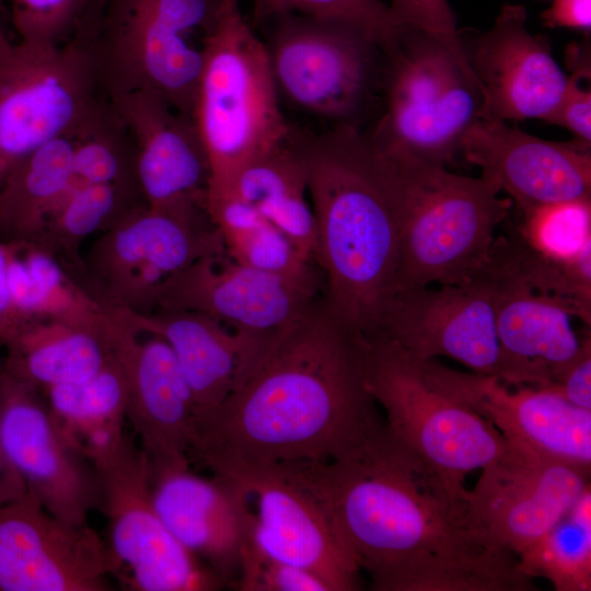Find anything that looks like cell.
<instances>
[{"instance_id": "37", "label": "cell", "mask_w": 591, "mask_h": 591, "mask_svg": "<svg viewBox=\"0 0 591 591\" xmlns=\"http://www.w3.org/2000/svg\"><path fill=\"white\" fill-rule=\"evenodd\" d=\"M105 0H12L19 40L62 45L88 39Z\"/></svg>"}, {"instance_id": "9", "label": "cell", "mask_w": 591, "mask_h": 591, "mask_svg": "<svg viewBox=\"0 0 591 591\" xmlns=\"http://www.w3.org/2000/svg\"><path fill=\"white\" fill-rule=\"evenodd\" d=\"M364 375L389 429L456 486L500 456L506 439L485 418L437 384L393 340L363 336Z\"/></svg>"}, {"instance_id": "17", "label": "cell", "mask_w": 591, "mask_h": 591, "mask_svg": "<svg viewBox=\"0 0 591 591\" xmlns=\"http://www.w3.org/2000/svg\"><path fill=\"white\" fill-rule=\"evenodd\" d=\"M114 573L88 524L56 518L28 493L0 507V591H105Z\"/></svg>"}, {"instance_id": "11", "label": "cell", "mask_w": 591, "mask_h": 591, "mask_svg": "<svg viewBox=\"0 0 591 591\" xmlns=\"http://www.w3.org/2000/svg\"><path fill=\"white\" fill-rule=\"evenodd\" d=\"M99 508L107 520V546L115 573L134 591H210L220 579L187 552L157 512L150 491L148 461L129 436L92 462Z\"/></svg>"}, {"instance_id": "31", "label": "cell", "mask_w": 591, "mask_h": 591, "mask_svg": "<svg viewBox=\"0 0 591 591\" xmlns=\"http://www.w3.org/2000/svg\"><path fill=\"white\" fill-rule=\"evenodd\" d=\"M206 212L220 234L225 254L233 260L289 277H316L314 262L233 193L208 198Z\"/></svg>"}, {"instance_id": "5", "label": "cell", "mask_w": 591, "mask_h": 591, "mask_svg": "<svg viewBox=\"0 0 591 591\" xmlns=\"http://www.w3.org/2000/svg\"><path fill=\"white\" fill-rule=\"evenodd\" d=\"M193 119L210 167L207 198L228 193L244 166L290 135L264 42L239 0H225L208 40Z\"/></svg>"}, {"instance_id": "36", "label": "cell", "mask_w": 591, "mask_h": 591, "mask_svg": "<svg viewBox=\"0 0 591 591\" xmlns=\"http://www.w3.org/2000/svg\"><path fill=\"white\" fill-rule=\"evenodd\" d=\"M254 28L283 14L335 19L368 33L384 51L398 40L404 27L381 0H253Z\"/></svg>"}, {"instance_id": "29", "label": "cell", "mask_w": 591, "mask_h": 591, "mask_svg": "<svg viewBox=\"0 0 591 591\" xmlns=\"http://www.w3.org/2000/svg\"><path fill=\"white\" fill-rule=\"evenodd\" d=\"M228 193L253 207L316 263V227L305 170L290 135L244 166Z\"/></svg>"}, {"instance_id": "4", "label": "cell", "mask_w": 591, "mask_h": 591, "mask_svg": "<svg viewBox=\"0 0 591 591\" xmlns=\"http://www.w3.org/2000/svg\"><path fill=\"white\" fill-rule=\"evenodd\" d=\"M379 155L397 218L395 291L475 280L490 258L496 231L508 218L512 200L499 197L500 192L482 177Z\"/></svg>"}, {"instance_id": "22", "label": "cell", "mask_w": 591, "mask_h": 591, "mask_svg": "<svg viewBox=\"0 0 591 591\" xmlns=\"http://www.w3.org/2000/svg\"><path fill=\"white\" fill-rule=\"evenodd\" d=\"M590 148L573 139H541L506 121L480 118L464 136L461 153L521 210L591 198Z\"/></svg>"}, {"instance_id": "26", "label": "cell", "mask_w": 591, "mask_h": 591, "mask_svg": "<svg viewBox=\"0 0 591 591\" xmlns=\"http://www.w3.org/2000/svg\"><path fill=\"white\" fill-rule=\"evenodd\" d=\"M111 310L134 331L159 336L169 344L192 391L196 418L222 403L273 335L235 331L188 311Z\"/></svg>"}, {"instance_id": "13", "label": "cell", "mask_w": 591, "mask_h": 591, "mask_svg": "<svg viewBox=\"0 0 591 591\" xmlns=\"http://www.w3.org/2000/svg\"><path fill=\"white\" fill-rule=\"evenodd\" d=\"M36 386L0 360V442L26 490L56 518L88 524L99 508L94 466L61 430Z\"/></svg>"}, {"instance_id": "19", "label": "cell", "mask_w": 591, "mask_h": 591, "mask_svg": "<svg viewBox=\"0 0 591 591\" xmlns=\"http://www.w3.org/2000/svg\"><path fill=\"white\" fill-rule=\"evenodd\" d=\"M476 279L493 292L506 384H556L591 346L590 332L576 331L579 317L568 302L530 285L495 255Z\"/></svg>"}, {"instance_id": "2", "label": "cell", "mask_w": 591, "mask_h": 591, "mask_svg": "<svg viewBox=\"0 0 591 591\" xmlns=\"http://www.w3.org/2000/svg\"><path fill=\"white\" fill-rule=\"evenodd\" d=\"M383 421L366 382L363 336L322 294L267 339L220 405L196 418L188 462L239 484L336 457Z\"/></svg>"}, {"instance_id": "38", "label": "cell", "mask_w": 591, "mask_h": 591, "mask_svg": "<svg viewBox=\"0 0 591 591\" xmlns=\"http://www.w3.org/2000/svg\"><path fill=\"white\" fill-rule=\"evenodd\" d=\"M234 587L241 591H329L315 575L264 555L250 541L242 551Z\"/></svg>"}, {"instance_id": "42", "label": "cell", "mask_w": 591, "mask_h": 591, "mask_svg": "<svg viewBox=\"0 0 591 591\" xmlns=\"http://www.w3.org/2000/svg\"><path fill=\"white\" fill-rule=\"evenodd\" d=\"M542 20L548 27L590 31L591 0H554L542 13Z\"/></svg>"}, {"instance_id": "14", "label": "cell", "mask_w": 591, "mask_h": 591, "mask_svg": "<svg viewBox=\"0 0 591 591\" xmlns=\"http://www.w3.org/2000/svg\"><path fill=\"white\" fill-rule=\"evenodd\" d=\"M465 499L471 521L494 547L520 552L590 489V472L507 442Z\"/></svg>"}, {"instance_id": "25", "label": "cell", "mask_w": 591, "mask_h": 591, "mask_svg": "<svg viewBox=\"0 0 591 591\" xmlns=\"http://www.w3.org/2000/svg\"><path fill=\"white\" fill-rule=\"evenodd\" d=\"M254 499L248 541L264 555L318 577L329 591L359 589V568L343 551L325 518L297 487L274 474L235 484Z\"/></svg>"}, {"instance_id": "1", "label": "cell", "mask_w": 591, "mask_h": 591, "mask_svg": "<svg viewBox=\"0 0 591 591\" xmlns=\"http://www.w3.org/2000/svg\"><path fill=\"white\" fill-rule=\"evenodd\" d=\"M376 591H526L518 556L470 519L466 488L426 463L385 420L343 454L281 466Z\"/></svg>"}, {"instance_id": "34", "label": "cell", "mask_w": 591, "mask_h": 591, "mask_svg": "<svg viewBox=\"0 0 591 591\" xmlns=\"http://www.w3.org/2000/svg\"><path fill=\"white\" fill-rule=\"evenodd\" d=\"M514 235L537 257L572 265L591 255V198L558 201L520 210Z\"/></svg>"}, {"instance_id": "10", "label": "cell", "mask_w": 591, "mask_h": 591, "mask_svg": "<svg viewBox=\"0 0 591 591\" xmlns=\"http://www.w3.org/2000/svg\"><path fill=\"white\" fill-rule=\"evenodd\" d=\"M104 97L86 40L12 42L0 53V185L23 158L73 128Z\"/></svg>"}, {"instance_id": "24", "label": "cell", "mask_w": 591, "mask_h": 591, "mask_svg": "<svg viewBox=\"0 0 591 591\" xmlns=\"http://www.w3.org/2000/svg\"><path fill=\"white\" fill-rule=\"evenodd\" d=\"M151 499L176 541L223 583L234 587L248 541L250 508L244 490L189 465L148 464Z\"/></svg>"}, {"instance_id": "28", "label": "cell", "mask_w": 591, "mask_h": 591, "mask_svg": "<svg viewBox=\"0 0 591 591\" xmlns=\"http://www.w3.org/2000/svg\"><path fill=\"white\" fill-rule=\"evenodd\" d=\"M56 320L30 322L5 347L4 368L42 392L89 379L112 358L111 328Z\"/></svg>"}, {"instance_id": "45", "label": "cell", "mask_w": 591, "mask_h": 591, "mask_svg": "<svg viewBox=\"0 0 591 591\" xmlns=\"http://www.w3.org/2000/svg\"><path fill=\"white\" fill-rule=\"evenodd\" d=\"M12 42L10 40V38L8 37L4 28H3V25H2V22H1V19H0V53L7 48Z\"/></svg>"}, {"instance_id": "30", "label": "cell", "mask_w": 591, "mask_h": 591, "mask_svg": "<svg viewBox=\"0 0 591 591\" xmlns=\"http://www.w3.org/2000/svg\"><path fill=\"white\" fill-rule=\"evenodd\" d=\"M80 123L35 149L8 173L0 185V241L40 240L69 186Z\"/></svg>"}, {"instance_id": "15", "label": "cell", "mask_w": 591, "mask_h": 591, "mask_svg": "<svg viewBox=\"0 0 591 591\" xmlns=\"http://www.w3.org/2000/svg\"><path fill=\"white\" fill-rule=\"evenodd\" d=\"M317 277L297 278L242 265L225 252L206 254L170 278L153 310L188 311L235 331L269 336L323 294Z\"/></svg>"}, {"instance_id": "41", "label": "cell", "mask_w": 591, "mask_h": 591, "mask_svg": "<svg viewBox=\"0 0 591 591\" xmlns=\"http://www.w3.org/2000/svg\"><path fill=\"white\" fill-rule=\"evenodd\" d=\"M552 385L572 405L591 410V346Z\"/></svg>"}, {"instance_id": "3", "label": "cell", "mask_w": 591, "mask_h": 591, "mask_svg": "<svg viewBox=\"0 0 591 591\" xmlns=\"http://www.w3.org/2000/svg\"><path fill=\"white\" fill-rule=\"evenodd\" d=\"M316 227L323 298L356 333L373 334L395 291L398 229L389 174L361 129L291 127Z\"/></svg>"}, {"instance_id": "27", "label": "cell", "mask_w": 591, "mask_h": 591, "mask_svg": "<svg viewBox=\"0 0 591 591\" xmlns=\"http://www.w3.org/2000/svg\"><path fill=\"white\" fill-rule=\"evenodd\" d=\"M1 242L11 301L26 324L56 320L99 329L109 327L112 310L77 285L43 242Z\"/></svg>"}, {"instance_id": "43", "label": "cell", "mask_w": 591, "mask_h": 591, "mask_svg": "<svg viewBox=\"0 0 591 591\" xmlns=\"http://www.w3.org/2000/svg\"><path fill=\"white\" fill-rule=\"evenodd\" d=\"M26 325L11 301L5 253L0 241V347L5 348L10 345Z\"/></svg>"}, {"instance_id": "6", "label": "cell", "mask_w": 591, "mask_h": 591, "mask_svg": "<svg viewBox=\"0 0 591 591\" xmlns=\"http://www.w3.org/2000/svg\"><path fill=\"white\" fill-rule=\"evenodd\" d=\"M384 54L380 109L364 135L385 158L448 166L468 129L485 117L470 63L410 28Z\"/></svg>"}, {"instance_id": "23", "label": "cell", "mask_w": 591, "mask_h": 591, "mask_svg": "<svg viewBox=\"0 0 591 591\" xmlns=\"http://www.w3.org/2000/svg\"><path fill=\"white\" fill-rule=\"evenodd\" d=\"M526 19L523 5L505 4L491 28L465 48L482 89L484 118L545 121L565 94L569 77L547 38L529 32Z\"/></svg>"}, {"instance_id": "39", "label": "cell", "mask_w": 591, "mask_h": 591, "mask_svg": "<svg viewBox=\"0 0 591 591\" xmlns=\"http://www.w3.org/2000/svg\"><path fill=\"white\" fill-rule=\"evenodd\" d=\"M389 7L403 27L436 38L460 59L467 61L463 39L448 0H391Z\"/></svg>"}, {"instance_id": "21", "label": "cell", "mask_w": 591, "mask_h": 591, "mask_svg": "<svg viewBox=\"0 0 591 591\" xmlns=\"http://www.w3.org/2000/svg\"><path fill=\"white\" fill-rule=\"evenodd\" d=\"M114 316L113 350L127 383L126 420L139 448L151 466L189 465L196 410L171 347L161 337L142 335Z\"/></svg>"}, {"instance_id": "32", "label": "cell", "mask_w": 591, "mask_h": 591, "mask_svg": "<svg viewBox=\"0 0 591 591\" xmlns=\"http://www.w3.org/2000/svg\"><path fill=\"white\" fill-rule=\"evenodd\" d=\"M530 579L544 578L557 591L591 590V489L545 534L518 554Z\"/></svg>"}, {"instance_id": "20", "label": "cell", "mask_w": 591, "mask_h": 591, "mask_svg": "<svg viewBox=\"0 0 591 591\" xmlns=\"http://www.w3.org/2000/svg\"><path fill=\"white\" fill-rule=\"evenodd\" d=\"M135 143V177L152 208L206 210L208 158L192 116L149 90L107 97Z\"/></svg>"}, {"instance_id": "8", "label": "cell", "mask_w": 591, "mask_h": 591, "mask_svg": "<svg viewBox=\"0 0 591 591\" xmlns=\"http://www.w3.org/2000/svg\"><path fill=\"white\" fill-rule=\"evenodd\" d=\"M260 26L279 99L293 111L358 129L379 112L385 54L363 30L296 13Z\"/></svg>"}, {"instance_id": "40", "label": "cell", "mask_w": 591, "mask_h": 591, "mask_svg": "<svg viewBox=\"0 0 591 591\" xmlns=\"http://www.w3.org/2000/svg\"><path fill=\"white\" fill-rule=\"evenodd\" d=\"M587 77L590 76L572 71L563 99L545 121L566 128L573 140L591 147V91L580 83Z\"/></svg>"}, {"instance_id": "7", "label": "cell", "mask_w": 591, "mask_h": 591, "mask_svg": "<svg viewBox=\"0 0 591 591\" xmlns=\"http://www.w3.org/2000/svg\"><path fill=\"white\" fill-rule=\"evenodd\" d=\"M225 0H105L88 39L106 97L149 90L193 117L208 40Z\"/></svg>"}, {"instance_id": "16", "label": "cell", "mask_w": 591, "mask_h": 591, "mask_svg": "<svg viewBox=\"0 0 591 591\" xmlns=\"http://www.w3.org/2000/svg\"><path fill=\"white\" fill-rule=\"evenodd\" d=\"M373 334L393 340L413 359L448 357L473 372L503 379L494 297L483 280L395 291Z\"/></svg>"}, {"instance_id": "18", "label": "cell", "mask_w": 591, "mask_h": 591, "mask_svg": "<svg viewBox=\"0 0 591 591\" xmlns=\"http://www.w3.org/2000/svg\"><path fill=\"white\" fill-rule=\"evenodd\" d=\"M417 361L507 442L590 472L591 410L569 403L555 385H508L495 375L462 372L436 359Z\"/></svg>"}, {"instance_id": "35", "label": "cell", "mask_w": 591, "mask_h": 591, "mask_svg": "<svg viewBox=\"0 0 591 591\" xmlns=\"http://www.w3.org/2000/svg\"><path fill=\"white\" fill-rule=\"evenodd\" d=\"M134 192L116 184L68 186L62 199L48 217L38 241L74 257L79 245L86 237L118 211L128 210L123 208Z\"/></svg>"}, {"instance_id": "33", "label": "cell", "mask_w": 591, "mask_h": 591, "mask_svg": "<svg viewBox=\"0 0 591 591\" xmlns=\"http://www.w3.org/2000/svg\"><path fill=\"white\" fill-rule=\"evenodd\" d=\"M43 393L55 420L77 448L78 442L95 429L124 428L127 383L115 354L89 379L53 386Z\"/></svg>"}, {"instance_id": "12", "label": "cell", "mask_w": 591, "mask_h": 591, "mask_svg": "<svg viewBox=\"0 0 591 591\" xmlns=\"http://www.w3.org/2000/svg\"><path fill=\"white\" fill-rule=\"evenodd\" d=\"M205 210L177 211L143 204L119 216L88 254L109 309L146 313L161 287L199 257L223 252Z\"/></svg>"}, {"instance_id": "44", "label": "cell", "mask_w": 591, "mask_h": 591, "mask_svg": "<svg viewBox=\"0 0 591 591\" xmlns=\"http://www.w3.org/2000/svg\"><path fill=\"white\" fill-rule=\"evenodd\" d=\"M26 486L8 461L0 442V507L26 495Z\"/></svg>"}]
</instances>
